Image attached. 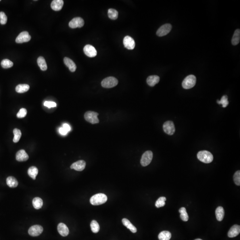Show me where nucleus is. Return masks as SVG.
Here are the masks:
<instances>
[{
	"mask_svg": "<svg viewBox=\"0 0 240 240\" xmlns=\"http://www.w3.org/2000/svg\"><path fill=\"white\" fill-rule=\"evenodd\" d=\"M172 26L170 24L163 25L158 30L157 35L158 36L163 37L166 35L171 30Z\"/></svg>",
	"mask_w": 240,
	"mask_h": 240,
	"instance_id": "obj_9",
	"label": "nucleus"
},
{
	"mask_svg": "<svg viewBox=\"0 0 240 240\" xmlns=\"http://www.w3.org/2000/svg\"><path fill=\"white\" fill-rule=\"evenodd\" d=\"M163 128L164 132L170 135H172L175 132L174 124L172 121H167L164 123Z\"/></svg>",
	"mask_w": 240,
	"mask_h": 240,
	"instance_id": "obj_7",
	"label": "nucleus"
},
{
	"mask_svg": "<svg viewBox=\"0 0 240 240\" xmlns=\"http://www.w3.org/2000/svg\"><path fill=\"white\" fill-rule=\"evenodd\" d=\"M171 233L168 231H163L158 235L159 240H170L171 238Z\"/></svg>",
	"mask_w": 240,
	"mask_h": 240,
	"instance_id": "obj_26",
	"label": "nucleus"
},
{
	"mask_svg": "<svg viewBox=\"0 0 240 240\" xmlns=\"http://www.w3.org/2000/svg\"><path fill=\"white\" fill-rule=\"evenodd\" d=\"M59 133L62 135H66L68 133V132L63 127H61L59 128Z\"/></svg>",
	"mask_w": 240,
	"mask_h": 240,
	"instance_id": "obj_42",
	"label": "nucleus"
},
{
	"mask_svg": "<svg viewBox=\"0 0 240 240\" xmlns=\"http://www.w3.org/2000/svg\"><path fill=\"white\" fill-rule=\"evenodd\" d=\"M62 127L67 132H69L71 130V127L70 125L68 124L65 123L63 124V127Z\"/></svg>",
	"mask_w": 240,
	"mask_h": 240,
	"instance_id": "obj_41",
	"label": "nucleus"
},
{
	"mask_svg": "<svg viewBox=\"0 0 240 240\" xmlns=\"http://www.w3.org/2000/svg\"><path fill=\"white\" fill-rule=\"evenodd\" d=\"M197 158L199 161L204 163H210L213 161L214 157L210 152L204 150L198 152L197 154Z\"/></svg>",
	"mask_w": 240,
	"mask_h": 240,
	"instance_id": "obj_2",
	"label": "nucleus"
},
{
	"mask_svg": "<svg viewBox=\"0 0 240 240\" xmlns=\"http://www.w3.org/2000/svg\"><path fill=\"white\" fill-rule=\"evenodd\" d=\"M37 62L38 66H39L41 70L45 71L47 70V64H46V61H45V58L43 57H39L38 59H37Z\"/></svg>",
	"mask_w": 240,
	"mask_h": 240,
	"instance_id": "obj_25",
	"label": "nucleus"
},
{
	"mask_svg": "<svg viewBox=\"0 0 240 240\" xmlns=\"http://www.w3.org/2000/svg\"><path fill=\"white\" fill-rule=\"evenodd\" d=\"M27 110L25 108H22L21 110H19L18 113L17 114V117L19 118H25L26 115H27Z\"/></svg>",
	"mask_w": 240,
	"mask_h": 240,
	"instance_id": "obj_38",
	"label": "nucleus"
},
{
	"mask_svg": "<svg viewBox=\"0 0 240 240\" xmlns=\"http://www.w3.org/2000/svg\"><path fill=\"white\" fill-rule=\"evenodd\" d=\"M123 44L125 48L129 50L134 49L135 46V42L134 39L128 36L125 37L124 38Z\"/></svg>",
	"mask_w": 240,
	"mask_h": 240,
	"instance_id": "obj_12",
	"label": "nucleus"
},
{
	"mask_svg": "<svg viewBox=\"0 0 240 240\" xmlns=\"http://www.w3.org/2000/svg\"><path fill=\"white\" fill-rule=\"evenodd\" d=\"M153 158L152 151H147L143 153L141 160V164L143 166H146L151 163Z\"/></svg>",
	"mask_w": 240,
	"mask_h": 240,
	"instance_id": "obj_6",
	"label": "nucleus"
},
{
	"mask_svg": "<svg viewBox=\"0 0 240 240\" xmlns=\"http://www.w3.org/2000/svg\"><path fill=\"white\" fill-rule=\"evenodd\" d=\"M64 63L66 66L68 67L69 70L72 72L75 71L76 69V66L75 63L71 59L68 57H65L64 59Z\"/></svg>",
	"mask_w": 240,
	"mask_h": 240,
	"instance_id": "obj_19",
	"label": "nucleus"
},
{
	"mask_svg": "<svg viewBox=\"0 0 240 240\" xmlns=\"http://www.w3.org/2000/svg\"><path fill=\"white\" fill-rule=\"evenodd\" d=\"M107 197L104 193H98L93 196L90 199V203L93 206H98L107 201Z\"/></svg>",
	"mask_w": 240,
	"mask_h": 240,
	"instance_id": "obj_1",
	"label": "nucleus"
},
{
	"mask_svg": "<svg viewBox=\"0 0 240 240\" xmlns=\"http://www.w3.org/2000/svg\"><path fill=\"white\" fill-rule=\"evenodd\" d=\"M0 1H1V0H0Z\"/></svg>",
	"mask_w": 240,
	"mask_h": 240,
	"instance_id": "obj_44",
	"label": "nucleus"
},
{
	"mask_svg": "<svg viewBox=\"0 0 240 240\" xmlns=\"http://www.w3.org/2000/svg\"><path fill=\"white\" fill-rule=\"evenodd\" d=\"M180 213V218L184 222H187L189 220V216L185 207H182L179 210Z\"/></svg>",
	"mask_w": 240,
	"mask_h": 240,
	"instance_id": "obj_30",
	"label": "nucleus"
},
{
	"mask_svg": "<svg viewBox=\"0 0 240 240\" xmlns=\"http://www.w3.org/2000/svg\"><path fill=\"white\" fill-rule=\"evenodd\" d=\"M233 180L234 183L238 186L240 185V170L237 171L234 174L233 176Z\"/></svg>",
	"mask_w": 240,
	"mask_h": 240,
	"instance_id": "obj_37",
	"label": "nucleus"
},
{
	"mask_svg": "<svg viewBox=\"0 0 240 240\" xmlns=\"http://www.w3.org/2000/svg\"><path fill=\"white\" fill-rule=\"evenodd\" d=\"M91 230L94 233H97L100 230V226L99 224L95 220H93L90 224Z\"/></svg>",
	"mask_w": 240,
	"mask_h": 240,
	"instance_id": "obj_33",
	"label": "nucleus"
},
{
	"mask_svg": "<svg viewBox=\"0 0 240 240\" xmlns=\"http://www.w3.org/2000/svg\"><path fill=\"white\" fill-rule=\"evenodd\" d=\"M99 114L97 112H93V111H87L85 113L84 115V118L87 122L92 124L98 123L99 122V120L98 119L97 116Z\"/></svg>",
	"mask_w": 240,
	"mask_h": 240,
	"instance_id": "obj_5",
	"label": "nucleus"
},
{
	"mask_svg": "<svg viewBox=\"0 0 240 240\" xmlns=\"http://www.w3.org/2000/svg\"><path fill=\"white\" fill-rule=\"evenodd\" d=\"M166 198L164 197H159L156 201V203H155V206L157 208H159L160 207H163L166 204Z\"/></svg>",
	"mask_w": 240,
	"mask_h": 240,
	"instance_id": "obj_35",
	"label": "nucleus"
},
{
	"mask_svg": "<svg viewBox=\"0 0 240 240\" xmlns=\"http://www.w3.org/2000/svg\"><path fill=\"white\" fill-rule=\"evenodd\" d=\"M28 158L27 153L23 149L19 150L16 153V160L18 162H25L28 160Z\"/></svg>",
	"mask_w": 240,
	"mask_h": 240,
	"instance_id": "obj_16",
	"label": "nucleus"
},
{
	"mask_svg": "<svg viewBox=\"0 0 240 240\" xmlns=\"http://www.w3.org/2000/svg\"><path fill=\"white\" fill-rule=\"evenodd\" d=\"M159 80H160V78L158 76H150L147 78V83L148 85L151 87H153L159 82Z\"/></svg>",
	"mask_w": 240,
	"mask_h": 240,
	"instance_id": "obj_20",
	"label": "nucleus"
},
{
	"mask_svg": "<svg viewBox=\"0 0 240 240\" xmlns=\"http://www.w3.org/2000/svg\"><path fill=\"white\" fill-rule=\"evenodd\" d=\"M14 65L13 62L9 59H5L2 60L1 62V66L4 69H8L11 68Z\"/></svg>",
	"mask_w": 240,
	"mask_h": 240,
	"instance_id": "obj_34",
	"label": "nucleus"
},
{
	"mask_svg": "<svg viewBox=\"0 0 240 240\" xmlns=\"http://www.w3.org/2000/svg\"><path fill=\"white\" fill-rule=\"evenodd\" d=\"M44 105L49 108H53L57 106V104L53 101H46L44 103Z\"/></svg>",
	"mask_w": 240,
	"mask_h": 240,
	"instance_id": "obj_40",
	"label": "nucleus"
},
{
	"mask_svg": "<svg viewBox=\"0 0 240 240\" xmlns=\"http://www.w3.org/2000/svg\"><path fill=\"white\" fill-rule=\"evenodd\" d=\"M240 233V225L235 224L229 229L228 233V236L230 238L236 237L239 235Z\"/></svg>",
	"mask_w": 240,
	"mask_h": 240,
	"instance_id": "obj_15",
	"label": "nucleus"
},
{
	"mask_svg": "<svg viewBox=\"0 0 240 240\" xmlns=\"http://www.w3.org/2000/svg\"><path fill=\"white\" fill-rule=\"evenodd\" d=\"M196 83V78L193 75L188 76L182 82V87L185 89H190L195 86Z\"/></svg>",
	"mask_w": 240,
	"mask_h": 240,
	"instance_id": "obj_3",
	"label": "nucleus"
},
{
	"mask_svg": "<svg viewBox=\"0 0 240 240\" xmlns=\"http://www.w3.org/2000/svg\"><path fill=\"white\" fill-rule=\"evenodd\" d=\"M30 89V86L27 84H19L16 87V91L18 93L26 92Z\"/></svg>",
	"mask_w": 240,
	"mask_h": 240,
	"instance_id": "obj_24",
	"label": "nucleus"
},
{
	"mask_svg": "<svg viewBox=\"0 0 240 240\" xmlns=\"http://www.w3.org/2000/svg\"><path fill=\"white\" fill-rule=\"evenodd\" d=\"M195 240H201V239H195Z\"/></svg>",
	"mask_w": 240,
	"mask_h": 240,
	"instance_id": "obj_43",
	"label": "nucleus"
},
{
	"mask_svg": "<svg viewBox=\"0 0 240 240\" xmlns=\"http://www.w3.org/2000/svg\"><path fill=\"white\" fill-rule=\"evenodd\" d=\"M7 22V17L3 12H0V23L1 25H5Z\"/></svg>",
	"mask_w": 240,
	"mask_h": 240,
	"instance_id": "obj_39",
	"label": "nucleus"
},
{
	"mask_svg": "<svg viewBox=\"0 0 240 240\" xmlns=\"http://www.w3.org/2000/svg\"><path fill=\"white\" fill-rule=\"evenodd\" d=\"M58 233L62 236L66 237L68 236L69 233V229L66 224L63 223H60L57 226Z\"/></svg>",
	"mask_w": 240,
	"mask_h": 240,
	"instance_id": "obj_17",
	"label": "nucleus"
},
{
	"mask_svg": "<svg viewBox=\"0 0 240 240\" xmlns=\"http://www.w3.org/2000/svg\"><path fill=\"white\" fill-rule=\"evenodd\" d=\"M123 224L128 229L133 233H135L137 231L136 228L126 218H123L122 220Z\"/></svg>",
	"mask_w": 240,
	"mask_h": 240,
	"instance_id": "obj_21",
	"label": "nucleus"
},
{
	"mask_svg": "<svg viewBox=\"0 0 240 240\" xmlns=\"http://www.w3.org/2000/svg\"><path fill=\"white\" fill-rule=\"evenodd\" d=\"M216 217L217 220L219 222L222 221L223 219L224 215V211L223 208L222 206H219L216 210Z\"/></svg>",
	"mask_w": 240,
	"mask_h": 240,
	"instance_id": "obj_22",
	"label": "nucleus"
},
{
	"mask_svg": "<svg viewBox=\"0 0 240 240\" xmlns=\"http://www.w3.org/2000/svg\"><path fill=\"white\" fill-rule=\"evenodd\" d=\"M84 21L80 17L74 18L69 23V26L71 28H81L84 25Z\"/></svg>",
	"mask_w": 240,
	"mask_h": 240,
	"instance_id": "obj_8",
	"label": "nucleus"
},
{
	"mask_svg": "<svg viewBox=\"0 0 240 240\" xmlns=\"http://www.w3.org/2000/svg\"><path fill=\"white\" fill-rule=\"evenodd\" d=\"M43 231V228L40 225H33L28 229V233L32 237H36L40 235Z\"/></svg>",
	"mask_w": 240,
	"mask_h": 240,
	"instance_id": "obj_11",
	"label": "nucleus"
},
{
	"mask_svg": "<svg viewBox=\"0 0 240 240\" xmlns=\"http://www.w3.org/2000/svg\"><path fill=\"white\" fill-rule=\"evenodd\" d=\"M84 52L85 55L89 57H93L97 55V51L95 48L90 45H87L85 46Z\"/></svg>",
	"mask_w": 240,
	"mask_h": 240,
	"instance_id": "obj_13",
	"label": "nucleus"
},
{
	"mask_svg": "<svg viewBox=\"0 0 240 240\" xmlns=\"http://www.w3.org/2000/svg\"><path fill=\"white\" fill-rule=\"evenodd\" d=\"M240 40V30L239 29L236 30L234 32V34L232 39V43L233 45L238 44Z\"/></svg>",
	"mask_w": 240,
	"mask_h": 240,
	"instance_id": "obj_27",
	"label": "nucleus"
},
{
	"mask_svg": "<svg viewBox=\"0 0 240 240\" xmlns=\"http://www.w3.org/2000/svg\"><path fill=\"white\" fill-rule=\"evenodd\" d=\"M108 17L112 20H116L118 16V11L114 9H110L108 10Z\"/></svg>",
	"mask_w": 240,
	"mask_h": 240,
	"instance_id": "obj_31",
	"label": "nucleus"
},
{
	"mask_svg": "<svg viewBox=\"0 0 240 240\" xmlns=\"http://www.w3.org/2000/svg\"><path fill=\"white\" fill-rule=\"evenodd\" d=\"M7 185L10 188H15L18 185V182L14 176H9L6 179Z\"/></svg>",
	"mask_w": 240,
	"mask_h": 240,
	"instance_id": "obj_23",
	"label": "nucleus"
},
{
	"mask_svg": "<svg viewBox=\"0 0 240 240\" xmlns=\"http://www.w3.org/2000/svg\"><path fill=\"white\" fill-rule=\"evenodd\" d=\"M217 103L218 104H222L223 108L226 107L229 104L227 96L226 95H224V96H223L220 101H218V100L217 101Z\"/></svg>",
	"mask_w": 240,
	"mask_h": 240,
	"instance_id": "obj_36",
	"label": "nucleus"
},
{
	"mask_svg": "<svg viewBox=\"0 0 240 240\" xmlns=\"http://www.w3.org/2000/svg\"><path fill=\"white\" fill-rule=\"evenodd\" d=\"M43 201L40 197H35L32 200V205L33 207L37 210H39L43 206Z\"/></svg>",
	"mask_w": 240,
	"mask_h": 240,
	"instance_id": "obj_29",
	"label": "nucleus"
},
{
	"mask_svg": "<svg viewBox=\"0 0 240 240\" xmlns=\"http://www.w3.org/2000/svg\"><path fill=\"white\" fill-rule=\"evenodd\" d=\"M30 36L28 32L24 31L20 33L16 38V42L17 43H23L28 42L31 40Z\"/></svg>",
	"mask_w": 240,
	"mask_h": 240,
	"instance_id": "obj_10",
	"label": "nucleus"
},
{
	"mask_svg": "<svg viewBox=\"0 0 240 240\" xmlns=\"http://www.w3.org/2000/svg\"><path fill=\"white\" fill-rule=\"evenodd\" d=\"M38 170L35 166H32L28 169V174L30 177L33 179L35 180L38 174Z\"/></svg>",
	"mask_w": 240,
	"mask_h": 240,
	"instance_id": "obj_28",
	"label": "nucleus"
},
{
	"mask_svg": "<svg viewBox=\"0 0 240 240\" xmlns=\"http://www.w3.org/2000/svg\"><path fill=\"white\" fill-rule=\"evenodd\" d=\"M13 132H14V134L13 141L14 143H17V142H18L20 140V138L22 136V133H21L20 129H18V128L14 129Z\"/></svg>",
	"mask_w": 240,
	"mask_h": 240,
	"instance_id": "obj_32",
	"label": "nucleus"
},
{
	"mask_svg": "<svg viewBox=\"0 0 240 240\" xmlns=\"http://www.w3.org/2000/svg\"><path fill=\"white\" fill-rule=\"evenodd\" d=\"M86 166V162L83 160H80L74 163L71 166L70 168L74 169L78 171H81L83 170Z\"/></svg>",
	"mask_w": 240,
	"mask_h": 240,
	"instance_id": "obj_14",
	"label": "nucleus"
},
{
	"mask_svg": "<svg viewBox=\"0 0 240 240\" xmlns=\"http://www.w3.org/2000/svg\"><path fill=\"white\" fill-rule=\"evenodd\" d=\"M118 80L113 76H109L105 78L101 81V86L105 88H111L118 84Z\"/></svg>",
	"mask_w": 240,
	"mask_h": 240,
	"instance_id": "obj_4",
	"label": "nucleus"
},
{
	"mask_svg": "<svg viewBox=\"0 0 240 240\" xmlns=\"http://www.w3.org/2000/svg\"><path fill=\"white\" fill-rule=\"evenodd\" d=\"M64 5L62 0H54L51 4V7L54 11H60L62 9Z\"/></svg>",
	"mask_w": 240,
	"mask_h": 240,
	"instance_id": "obj_18",
	"label": "nucleus"
}]
</instances>
